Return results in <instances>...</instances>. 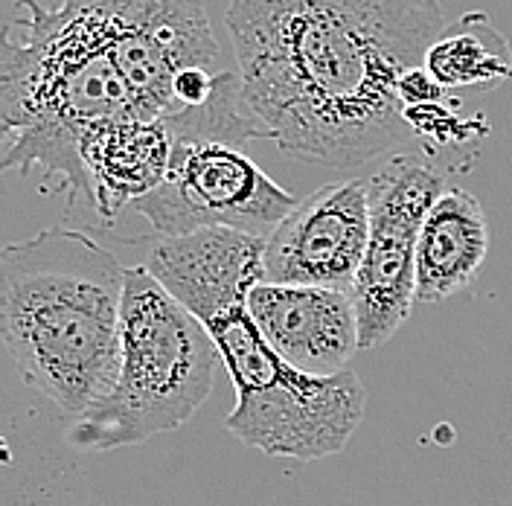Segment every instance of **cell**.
<instances>
[{
	"label": "cell",
	"mask_w": 512,
	"mask_h": 506,
	"mask_svg": "<svg viewBox=\"0 0 512 506\" xmlns=\"http://www.w3.org/2000/svg\"><path fill=\"white\" fill-rule=\"evenodd\" d=\"M91 6L126 76L137 117L178 111L175 79L187 67H216L219 44L204 0H79Z\"/></svg>",
	"instance_id": "ba28073f"
},
{
	"label": "cell",
	"mask_w": 512,
	"mask_h": 506,
	"mask_svg": "<svg viewBox=\"0 0 512 506\" xmlns=\"http://www.w3.org/2000/svg\"><path fill=\"white\" fill-rule=\"evenodd\" d=\"M126 271L73 227H47L0 253L3 344L24 381L70 419L117 379Z\"/></svg>",
	"instance_id": "7a4b0ae2"
},
{
	"label": "cell",
	"mask_w": 512,
	"mask_h": 506,
	"mask_svg": "<svg viewBox=\"0 0 512 506\" xmlns=\"http://www.w3.org/2000/svg\"><path fill=\"white\" fill-rule=\"evenodd\" d=\"M489 219L469 190H446L428 210L416 245V303H443L478 280Z\"/></svg>",
	"instance_id": "4fadbf2b"
},
{
	"label": "cell",
	"mask_w": 512,
	"mask_h": 506,
	"mask_svg": "<svg viewBox=\"0 0 512 506\" xmlns=\"http://www.w3.org/2000/svg\"><path fill=\"white\" fill-rule=\"evenodd\" d=\"M446 190L443 175L414 155H393L367 178L370 242L350 291L361 349L387 344L414 312L419 230Z\"/></svg>",
	"instance_id": "8992f818"
},
{
	"label": "cell",
	"mask_w": 512,
	"mask_h": 506,
	"mask_svg": "<svg viewBox=\"0 0 512 506\" xmlns=\"http://www.w3.org/2000/svg\"><path fill=\"white\" fill-rule=\"evenodd\" d=\"M448 91L428 73L425 64L411 67L402 79H399V99L402 105H428V102H443Z\"/></svg>",
	"instance_id": "2e32d148"
},
{
	"label": "cell",
	"mask_w": 512,
	"mask_h": 506,
	"mask_svg": "<svg viewBox=\"0 0 512 506\" xmlns=\"http://www.w3.org/2000/svg\"><path fill=\"white\" fill-rule=\"evenodd\" d=\"M367 242V178L323 184L265 236V283L352 291Z\"/></svg>",
	"instance_id": "9c48e42d"
},
{
	"label": "cell",
	"mask_w": 512,
	"mask_h": 506,
	"mask_svg": "<svg viewBox=\"0 0 512 506\" xmlns=\"http://www.w3.org/2000/svg\"><path fill=\"white\" fill-rule=\"evenodd\" d=\"M422 64L448 94H483L512 79V47L486 12H469L437 35Z\"/></svg>",
	"instance_id": "5bb4252c"
},
{
	"label": "cell",
	"mask_w": 512,
	"mask_h": 506,
	"mask_svg": "<svg viewBox=\"0 0 512 506\" xmlns=\"http://www.w3.org/2000/svg\"><path fill=\"white\" fill-rule=\"evenodd\" d=\"M367 393L350 367L312 376L280 361L262 381L236 390L227 431L268 457L312 463L338 454L364 419Z\"/></svg>",
	"instance_id": "52a82bcc"
},
{
	"label": "cell",
	"mask_w": 512,
	"mask_h": 506,
	"mask_svg": "<svg viewBox=\"0 0 512 506\" xmlns=\"http://www.w3.org/2000/svg\"><path fill=\"white\" fill-rule=\"evenodd\" d=\"M24 35L6 32L0 53L3 169L41 166L70 204L91 198L85 143L102 126L137 117L126 76L91 6L18 0Z\"/></svg>",
	"instance_id": "3957f363"
},
{
	"label": "cell",
	"mask_w": 512,
	"mask_h": 506,
	"mask_svg": "<svg viewBox=\"0 0 512 506\" xmlns=\"http://www.w3.org/2000/svg\"><path fill=\"white\" fill-rule=\"evenodd\" d=\"M82 158L91 184L88 201L108 222L166 178L172 160V134L163 117H128L91 134Z\"/></svg>",
	"instance_id": "7c38bea8"
},
{
	"label": "cell",
	"mask_w": 512,
	"mask_h": 506,
	"mask_svg": "<svg viewBox=\"0 0 512 506\" xmlns=\"http://www.w3.org/2000/svg\"><path fill=\"white\" fill-rule=\"evenodd\" d=\"M201 323L248 303L265 280V236L236 227H198L158 236L143 262Z\"/></svg>",
	"instance_id": "30bf717a"
},
{
	"label": "cell",
	"mask_w": 512,
	"mask_h": 506,
	"mask_svg": "<svg viewBox=\"0 0 512 506\" xmlns=\"http://www.w3.org/2000/svg\"><path fill=\"white\" fill-rule=\"evenodd\" d=\"M405 123L411 128V134L422 137H434L440 143L451 140H463L469 131L460 117H454V111L446 108L443 102H428V105H408L405 108Z\"/></svg>",
	"instance_id": "9a60e30c"
},
{
	"label": "cell",
	"mask_w": 512,
	"mask_h": 506,
	"mask_svg": "<svg viewBox=\"0 0 512 506\" xmlns=\"http://www.w3.org/2000/svg\"><path fill=\"white\" fill-rule=\"evenodd\" d=\"M213 85H216L213 67H187V70H181L178 79H175L178 108H184V105H201L207 96L213 94Z\"/></svg>",
	"instance_id": "e0dca14e"
},
{
	"label": "cell",
	"mask_w": 512,
	"mask_h": 506,
	"mask_svg": "<svg viewBox=\"0 0 512 506\" xmlns=\"http://www.w3.org/2000/svg\"><path fill=\"white\" fill-rule=\"evenodd\" d=\"M224 21L271 143L347 172L411 134L399 79L446 30L440 0H230Z\"/></svg>",
	"instance_id": "6da1fadb"
},
{
	"label": "cell",
	"mask_w": 512,
	"mask_h": 506,
	"mask_svg": "<svg viewBox=\"0 0 512 506\" xmlns=\"http://www.w3.org/2000/svg\"><path fill=\"white\" fill-rule=\"evenodd\" d=\"M248 312L277 355L312 376L347 370L361 349L350 291L262 280L248 294Z\"/></svg>",
	"instance_id": "8fae6325"
},
{
	"label": "cell",
	"mask_w": 512,
	"mask_h": 506,
	"mask_svg": "<svg viewBox=\"0 0 512 506\" xmlns=\"http://www.w3.org/2000/svg\"><path fill=\"white\" fill-rule=\"evenodd\" d=\"M297 201L256 166L242 143L172 134L166 178L131 207L158 236H178L213 224L268 236Z\"/></svg>",
	"instance_id": "5b68a950"
},
{
	"label": "cell",
	"mask_w": 512,
	"mask_h": 506,
	"mask_svg": "<svg viewBox=\"0 0 512 506\" xmlns=\"http://www.w3.org/2000/svg\"><path fill=\"white\" fill-rule=\"evenodd\" d=\"M222 367L207 326L146 265H134L126 271L117 379L73 419L67 443L111 451L178 431L213 393Z\"/></svg>",
	"instance_id": "277c9868"
}]
</instances>
